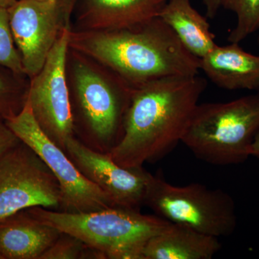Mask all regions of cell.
Here are the masks:
<instances>
[{
    "label": "cell",
    "mask_w": 259,
    "mask_h": 259,
    "mask_svg": "<svg viewBox=\"0 0 259 259\" xmlns=\"http://www.w3.org/2000/svg\"><path fill=\"white\" fill-rule=\"evenodd\" d=\"M207 81L199 74L161 78L133 89L123 134L110 153L125 168H141L171 152L188 127Z\"/></svg>",
    "instance_id": "obj_1"
},
{
    "label": "cell",
    "mask_w": 259,
    "mask_h": 259,
    "mask_svg": "<svg viewBox=\"0 0 259 259\" xmlns=\"http://www.w3.org/2000/svg\"><path fill=\"white\" fill-rule=\"evenodd\" d=\"M69 47L101 63L129 83L199 74V59L160 17L134 28L70 32Z\"/></svg>",
    "instance_id": "obj_2"
},
{
    "label": "cell",
    "mask_w": 259,
    "mask_h": 259,
    "mask_svg": "<svg viewBox=\"0 0 259 259\" xmlns=\"http://www.w3.org/2000/svg\"><path fill=\"white\" fill-rule=\"evenodd\" d=\"M259 131V93L228 102L198 104L182 143L215 166L243 163Z\"/></svg>",
    "instance_id": "obj_3"
},
{
    "label": "cell",
    "mask_w": 259,
    "mask_h": 259,
    "mask_svg": "<svg viewBox=\"0 0 259 259\" xmlns=\"http://www.w3.org/2000/svg\"><path fill=\"white\" fill-rule=\"evenodd\" d=\"M27 209L41 222L100 250L105 259H141L146 242L171 223L156 214L148 215L137 209L122 207L84 213L42 207Z\"/></svg>",
    "instance_id": "obj_4"
},
{
    "label": "cell",
    "mask_w": 259,
    "mask_h": 259,
    "mask_svg": "<svg viewBox=\"0 0 259 259\" xmlns=\"http://www.w3.org/2000/svg\"><path fill=\"white\" fill-rule=\"evenodd\" d=\"M74 136L98 152L108 153L123 134L133 87L115 73L107 77L83 63L74 66Z\"/></svg>",
    "instance_id": "obj_5"
},
{
    "label": "cell",
    "mask_w": 259,
    "mask_h": 259,
    "mask_svg": "<svg viewBox=\"0 0 259 259\" xmlns=\"http://www.w3.org/2000/svg\"><path fill=\"white\" fill-rule=\"evenodd\" d=\"M144 205L168 222L218 238L231 236L237 226L231 196L201 184L175 186L151 175Z\"/></svg>",
    "instance_id": "obj_6"
},
{
    "label": "cell",
    "mask_w": 259,
    "mask_h": 259,
    "mask_svg": "<svg viewBox=\"0 0 259 259\" xmlns=\"http://www.w3.org/2000/svg\"><path fill=\"white\" fill-rule=\"evenodd\" d=\"M5 122L20 141L45 162L59 182L61 201L58 210L84 213L115 207L106 194L79 171L66 151L42 131L28 100L20 113Z\"/></svg>",
    "instance_id": "obj_7"
},
{
    "label": "cell",
    "mask_w": 259,
    "mask_h": 259,
    "mask_svg": "<svg viewBox=\"0 0 259 259\" xmlns=\"http://www.w3.org/2000/svg\"><path fill=\"white\" fill-rule=\"evenodd\" d=\"M76 0H18L8 8L10 28L25 74H38L65 29Z\"/></svg>",
    "instance_id": "obj_8"
},
{
    "label": "cell",
    "mask_w": 259,
    "mask_h": 259,
    "mask_svg": "<svg viewBox=\"0 0 259 259\" xmlns=\"http://www.w3.org/2000/svg\"><path fill=\"white\" fill-rule=\"evenodd\" d=\"M61 201L59 182L26 144L21 141L0 158V219L32 207L58 210Z\"/></svg>",
    "instance_id": "obj_9"
},
{
    "label": "cell",
    "mask_w": 259,
    "mask_h": 259,
    "mask_svg": "<svg viewBox=\"0 0 259 259\" xmlns=\"http://www.w3.org/2000/svg\"><path fill=\"white\" fill-rule=\"evenodd\" d=\"M70 32V28L65 29L40 72L32 78L27 99L40 128L65 151L67 141L75 137L71 97L66 76Z\"/></svg>",
    "instance_id": "obj_10"
},
{
    "label": "cell",
    "mask_w": 259,
    "mask_h": 259,
    "mask_svg": "<svg viewBox=\"0 0 259 259\" xmlns=\"http://www.w3.org/2000/svg\"><path fill=\"white\" fill-rule=\"evenodd\" d=\"M66 152L81 174L104 192L115 207L140 210L151 174L141 168L117 164L110 153L98 152L73 137Z\"/></svg>",
    "instance_id": "obj_11"
},
{
    "label": "cell",
    "mask_w": 259,
    "mask_h": 259,
    "mask_svg": "<svg viewBox=\"0 0 259 259\" xmlns=\"http://www.w3.org/2000/svg\"><path fill=\"white\" fill-rule=\"evenodd\" d=\"M168 0H76L82 31L134 28L159 17Z\"/></svg>",
    "instance_id": "obj_12"
},
{
    "label": "cell",
    "mask_w": 259,
    "mask_h": 259,
    "mask_svg": "<svg viewBox=\"0 0 259 259\" xmlns=\"http://www.w3.org/2000/svg\"><path fill=\"white\" fill-rule=\"evenodd\" d=\"M60 233L28 209L18 211L0 219V254L4 259H40Z\"/></svg>",
    "instance_id": "obj_13"
},
{
    "label": "cell",
    "mask_w": 259,
    "mask_h": 259,
    "mask_svg": "<svg viewBox=\"0 0 259 259\" xmlns=\"http://www.w3.org/2000/svg\"><path fill=\"white\" fill-rule=\"evenodd\" d=\"M199 70L223 90H259V56L246 52L237 42L216 46L199 59Z\"/></svg>",
    "instance_id": "obj_14"
},
{
    "label": "cell",
    "mask_w": 259,
    "mask_h": 259,
    "mask_svg": "<svg viewBox=\"0 0 259 259\" xmlns=\"http://www.w3.org/2000/svg\"><path fill=\"white\" fill-rule=\"evenodd\" d=\"M221 248L216 237L170 223L146 242L141 259H210Z\"/></svg>",
    "instance_id": "obj_15"
},
{
    "label": "cell",
    "mask_w": 259,
    "mask_h": 259,
    "mask_svg": "<svg viewBox=\"0 0 259 259\" xmlns=\"http://www.w3.org/2000/svg\"><path fill=\"white\" fill-rule=\"evenodd\" d=\"M159 17L182 45L199 59L217 46L207 17L194 9L191 0H168Z\"/></svg>",
    "instance_id": "obj_16"
},
{
    "label": "cell",
    "mask_w": 259,
    "mask_h": 259,
    "mask_svg": "<svg viewBox=\"0 0 259 259\" xmlns=\"http://www.w3.org/2000/svg\"><path fill=\"white\" fill-rule=\"evenodd\" d=\"M23 76L0 66V119L2 120L7 121L13 118L21 112L26 103L28 88H25L24 83H22Z\"/></svg>",
    "instance_id": "obj_17"
},
{
    "label": "cell",
    "mask_w": 259,
    "mask_h": 259,
    "mask_svg": "<svg viewBox=\"0 0 259 259\" xmlns=\"http://www.w3.org/2000/svg\"><path fill=\"white\" fill-rule=\"evenodd\" d=\"M222 8L236 17V24L228 35V41L239 44L259 30V0H222Z\"/></svg>",
    "instance_id": "obj_18"
},
{
    "label": "cell",
    "mask_w": 259,
    "mask_h": 259,
    "mask_svg": "<svg viewBox=\"0 0 259 259\" xmlns=\"http://www.w3.org/2000/svg\"><path fill=\"white\" fill-rule=\"evenodd\" d=\"M0 66L11 70L15 74L25 75L12 34L9 12L3 8H0Z\"/></svg>",
    "instance_id": "obj_19"
},
{
    "label": "cell",
    "mask_w": 259,
    "mask_h": 259,
    "mask_svg": "<svg viewBox=\"0 0 259 259\" xmlns=\"http://www.w3.org/2000/svg\"><path fill=\"white\" fill-rule=\"evenodd\" d=\"M87 244L77 237L61 232L59 238L40 259H82Z\"/></svg>",
    "instance_id": "obj_20"
},
{
    "label": "cell",
    "mask_w": 259,
    "mask_h": 259,
    "mask_svg": "<svg viewBox=\"0 0 259 259\" xmlns=\"http://www.w3.org/2000/svg\"><path fill=\"white\" fill-rule=\"evenodd\" d=\"M21 142L7 125L4 120L0 119V158Z\"/></svg>",
    "instance_id": "obj_21"
},
{
    "label": "cell",
    "mask_w": 259,
    "mask_h": 259,
    "mask_svg": "<svg viewBox=\"0 0 259 259\" xmlns=\"http://www.w3.org/2000/svg\"><path fill=\"white\" fill-rule=\"evenodd\" d=\"M205 8L206 17L212 20L217 16L218 12L222 8V0H202Z\"/></svg>",
    "instance_id": "obj_22"
},
{
    "label": "cell",
    "mask_w": 259,
    "mask_h": 259,
    "mask_svg": "<svg viewBox=\"0 0 259 259\" xmlns=\"http://www.w3.org/2000/svg\"><path fill=\"white\" fill-rule=\"evenodd\" d=\"M250 156L259 158V131L255 136L251 146Z\"/></svg>",
    "instance_id": "obj_23"
},
{
    "label": "cell",
    "mask_w": 259,
    "mask_h": 259,
    "mask_svg": "<svg viewBox=\"0 0 259 259\" xmlns=\"http://www.w3.org/2000/svg\"><path fill=\"white\" fill-rule=\"evenodd\" d=\"M18 0H0V8H10L13 6Z\"/></svg>",
    "instance_id": "obj_24"
},
{
    "label": "cell",
    "mask_w": 259,
    "mask_h": 259,
    "mask_svg": "<svg viewBox=\"0 0 259 259\" xmlns=\"http://www.w3.org/2000/svg\"><path fill=\"white\" fill-rule=\"evenodd\" d=\"M0 259H4V258H3V255H2L1 254H0Z\"/></svg>",
    "instance_id": "obj_25"
},
{
    "label": "cell",
    "mask_w": 259,
    "mask_h": 259,
    "mask_svg": "<svg viewBox=\"0 0 259 259\" xmlns=\"http://www.w3.org/2000/svg\"><path fill=\"white\" fill-rule=\"evenodd\" d=\"M258 45H259V35H258Z\"/></svg>",
    "instance_id": "obj_26"
},
{
    "label": "cell",
    "mask_w": 259,
    "mask_h": 259,
    "mask_svg": "<svg viewBox=\"0 0 259 259\" xmlns=\"http://www.w3.org/2000/svg\"><path fill=\"white\" fill-rule=\"evenodd\" d=\"M50 1H55V0H50Z\"/></svg>",
    "instance_id": "obj_27"
}]
</instances>
